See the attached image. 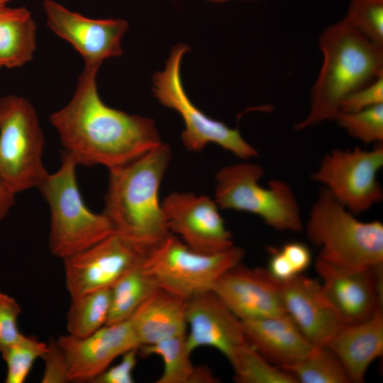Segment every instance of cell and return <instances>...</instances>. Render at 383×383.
<instances>
[{
  "label": "cell",
  "mask_w": 383,
  "mask_h": 383,
  "mask_svg": "<svg viewBox=\"0 0 383 383\" xmlns=\"http://www.w3.org/2000/svg\"><path fill=\"white\" fill-rule=\"evenodd\" d=\"M42 359L45 362V367L41 382L65 383L69 382L66 358L57 339L51 340L48 343V350Z\"/></svg>",
  "instance_id": "obj_33"
},
{
  "label": "cell",
  "mask_w": 383,
  "mask_h": 383,
  "mask_svg": "<svg viewBox=\"0 0 383 383\" xmlns=\"http://www.w3.org/2000/svg\"><path fill=\"white\" fill-rule=\"evenodd\" d=\"M148 252L114 231L88 249L62 260L70 297L111 288L139 265Z\"/></svg>",
  "instance_id": "obj_11"
},
{
  "label": "cell",
  "mask_w": 383,
  "mask_h": 383,
  "mask_svg": "<svg viewBox=\"0 0 383 383\" xmlns=\"http://www.w3.org/2000/svg\"><path fill=\"white\" fill-rule=\"evenodd\" d=\"M170 158V148L162 143L133 161L109 170L103 212L115 232L148 252L171 233L159 199Z\"/></svg>",
  "instance_id": "obj_2"
},
{
  "label": "cell",
  "mask_w": 383,
  "mask_h": 383,
  "mask_svg": "<svg viewBox=\"0 0 383 383\" xmlns=\"http://www.w3.org/2000/svg\"><path fill=\"white\" fill-rule=\"evenodd\" d=\"M244 256V250L235 245L213 254L197 252L170 233L146 254L140 267L159 288L187 300L211 291Z\"/></svg>",
  "instance_id": "obj_7"
},
{
  "label": "cell",
  "mask_w": 383,
  "mask_h": 383,
  "mask_svg": "<svg viewBox=\"0 0 383 383\" xmlns=\"http://www.w3.org/2000/svg\"><path fill=\"white\" fill-rule=\"evenodd\" d=\"M36 49V24L26 7L0 9V65L20 67L33 58Z\"/></svg>",
  "instance_id": "obj_22"
},
{
  "label": "cell",
  "mask_w": 383,
  "mask_h": 383,
  "mask_svg": "<svg viewBox=\"0 0 383 383\" xmlns=\"http://www.w3.org/2000/svg\"><path fill=\"white\" fill-rule=\"evenodd\" d=\"M383 104V76L357 89L341 102L340 112H355Z\"/></svg>",
  "instance_id": "obj_32"
},
{
  "label": "cell",
  "mask_w": 383,
  "mask_h": 383,
  "mask_svg": "<svg viewBox=\"0 0 383 383\" xmlns=\"http://www.w3.org/2000/svg\"><path fill=\"white\" fill-rule=\"evenodd\" d=\"M383 167V145L370 150L334 149L312 173L331 196L355 215L368 211L383 199L377 174Z\"/></svg>",
  "instance_id": "obj_10"
},
{
  "label": "cell",
  "mask_w": 383,
  "mask_h": 383,
  "mask_svg": "<svg viewBox=\"0 0 383 383\" xmlns=\"http://www.w3.org/2000/svg\"><path fill=\"white\" fill-rule=\"evenodd\" d=\"M71 299L66 320L69 335L85 338L106 324L111 309V288L89 292Z\"/></svg>",
  "instance_id": "obj_24"
},
{
  "label": "cell",
  "mask_w": 383,
  "mask_h": 383,
  "mask_svg": "<svg viewBox=\"0 0 383 383\" xmlns=\"http://www.w3.org/2000/svg\"><path fill=\"white\" fill-rule=\"evenodd\" d=\"M186 321L189 351L208 346L220 351L231 364L248 342L241 321L212 292L196 294L187 300Z\"/></svg>",
  "instance_id": "obj_17"
},
{
  "label": "cell",
  "mask_w": 383,
  "mask_h": 383,
  "mask_svg": "<svg viewBox=\"0 0 383 383\" xmlns=\"http://www.w3.org/2000/svg\"><path fill=\"white\" fill-rule=\"evenodd\" d=\"M382 267L353 269L316 259L323 290L345 325L362 322L382 308Z\"/></svg>",
  "instance_id": "obj_14"
},
{
  "label": "cell",
  "mask_w": 383,
  "mask_h": 383,
  "mask_svg": "<svg viewBox=\"0 0 383 383\" xmlns=\"http://www.w3.org/2000/svg\"><path fill=\"white\" fill-rule=\"evenodd\" d=\"M45 138L37 112L26 98H0V178L15 194L38 188L48 173Z\"/></svg>",
  "instance_id": "obj_8"
},
{
  "label": "cell",
  "mask_w": 383,
  "mask_h": 383,
  "mask_svg": "<svg viewBox=\"0 0 383 383\" xmlns=\"http://www.w3.org/2000/svg\"><path fill=\"white\" fill-rule=\"evenodd\" d=\"M186 334L174 336L138 350L143 356L155 355L163 362V371L157 383H214L216 378L207 367L196 366L191 361Z\"/></svg>",
  "instance_id": "obj_23"
},
{
  "label": "cell",
  "mask_w": 383,
  "mask_h": 383,
  "mask_svg": "<svg viewBox=\"0 0 383 383\" xmlns=\"http://www.w3.org/2000/svg\"><path fill=\"white\" fill-rule=\"evenodd\" d=\"M326 346L340 360L350 382H362L370 365L383 353L382 308L362 322L343 326Z\"/></svg>",
  "instance_id": "obj_20"
},
{
  "label": "cell",
  "mask_w": 383,
  "mask_h": 383,
  "mask_svg": "<svg viewBox=\"0 0 383 383\" xmlns=\"http://www.w3.org/2000/svg\"><path fill=\"white\" fill-rule=\"evenodd\" d=\"M282 296L285 312L315 346H326L345 326L316 279L297 275L282 282Z\"/></svg>",
  "instance_id": "obj_18"
},
{
  "label": "cell",
  "mask_w": 383,
  "mask_h": 383,
  "mask_svg": "<svg viewBox=\"0 0 383 383\" xmlns=\"http://www.w3.org/2000/svg\"><path fill=\"white\" fill-rule=\"evenodd\" d=\"M342 21L383 48V0H350Z\"/></svg>",
  "instance_id": "obj_29"
},
{
  "label": "cell",
  "mask_w": 383,
  "mask_h": 383,
  "mask_svg": "<svg viewBox=\"0 0 383 383\" xmlns=\"http://www.w3.org/2000/svg\"><path fill=\"white\" fill-rule=\"evenodd\" d=\"M77 166L72 156L62 151L60 167L48 172L37 188L50 209L49 250L62 260L88 249L115 231L104 212H93L86 206L77 183Z\"/></svg>",
  "instance_id": "obj_4"
},
{
  "label": "cell",
  "mask_w": 383,
  "mask_h": 383,
  "mask_svg": "<svg viewBox=\"0 0 383 383\" xmlns=\"http://www.w3.org/2000/svg\"><path fill=\"white\" fill-rule=\"evenodd\" d=\"M16 196L13 191L0 178V222L9 214L16 202Z\"/></svg>",
  "instance_id": "obj_37"
},
{
  "label": "cell",
  "mask_w": 383,
  "mask_h": 383,
  "mask_svg": "<svg viewBox=\"0 0 383 383\" xmlns=\"http://www.w3.org/2000/svg\"><path fill=\"white\" fill-rule=\"evenodd\" d=\"M318 46L323 62L310 91L309 113L294 126L296 131L335 121L347 96L383 76V48L342 20L322 31Z\"/></svg>",
  "instance_id": "obj_3"
},
{
  "label": "cell",
  "mask_w": 383,
  "mask_h": 383,
  "mask_svg": "<svg viewBox=\"0 0 383 383\" xmlns=\"http://www.w3.org/2000/svg\"><path fill=\"white\" fill-rule=\"evenodd\" d=\"M187 300L160 288L129 318L140 347L187 333Z\"/></svg>",
  "instance_id": "obj_21"
},
{
  "label": "cell",
  "mask_w": 383,
  "mask_h": 383,
  "mask_svg": "<svg viewBox=\"0 0 383 383\" xmlns=\"http://www.w3.org/2000/svg\"><path fill=\"white\" fill-rule=\"evenodd\" d=\"M189 49L184 43L176 45L170 52L164 70L152 77L154 96L182 118L185 126L181 135L184 145L190 151L200 152L207 144L215 143L245 160L258 156V151L243 138L238 128L209 117L188 97L182 80L181 63Z\"/></svg>",
  "instance_id": "obj_9"
},
{
  "label": "cell",
  "mask_w": 383,
  "mask_h": 383,
  "mask_svg": "<svg viewBox=\"0 0 383 383\" xmlns=\"http://www.w3.org/2000/svg\"><path fill=\"white\" fill-rule=\"evenodd\" d=\"M240 321L248 342L281 368L303 360L315 346L287 313Z\"/></svg>",
  "instance_id": "obj_19"
},
{
  "label": "cell",
  "mask_w": 383,
  "mask_h": 383,
  "mask_svg": "<svg viewBox=\"0 0 383 383\" xmlns=\"http://www.w3.org/2000/svg\"><path fill=\"white\" fill-rule=\"evenodd\" d=\"M13 0H0V9L2 7L7 6V4L9 3Z\"/></svg>",
  "instance_id": "obj_39"
},
{
  "label": "cell",
  "mask_w": 383,
  "mask_h": 383,
  "mask_svg": "<svg viewBox=\"0 0 383 383\" xmlns=\"http://www.w3.org/2000/svg\"><path fill=\"white\" fill-rule=\"evenodd\" d=\"M48 350V343L33 335L22 336L1 353L6 365V383H23L34 362L42 358Z\"/></svg>",
  "instance_id": "obj_28"
},
{
  "label": "cell",
  "mask_w": 383,
  "mask_h": 383,
  "mask_svg": "<svg viewBox=\"0 0 383 383\" xmlns=\"http://www.w3.org/2000/svg\"><path fill=\"white\" fill-rule=\"evenodd\" d=\"M171 233L192 250L213 254L234 245L214 199L189 192H174L161 203Z\"/></svg>",
  "instance_id": "obj_13"
},
{
  "label": "cell",
  "mask_w": 383,
  "mask_h": 383,
  "mask_svg": "<svg viewBox=\"0 0 383 383\" xmlns=\"http://www.w3.org/2000/svg\"><path fill=\"white\" fill-rule=\"evenodd\" d=\"M280 250L297 275L301 274L311 265L312 260L311 250L303 243L289 242L285 243Z\"/></svg>",
  "instance_id": "obj_35"
},
{
  "label": "cell",
  "mask_w": 383,
  "mask_h": 383,
  "mask_svg": "<svg viewBox=\"0 0 383 383\" xmlns=\"http://www.w3.org/2000/svg\"><path fill=\"white\" fill-rule=\"evenodd\" d=\"M301 383H349L340 360L327 346H314L303 360L282 367Z\"/></svg>",
  "instance_id": "obj_26"
},
{
  "label": "cell",
  "mask_w": 383,
  "mask_h": 383,
  "mask_svg": "<svg viewBox=\"0 0 383 383\" xmlns=\"http://www.w3.org/2000/svg\"><path fill=\"white\" fill-rule=\"evenodd\" d=\"M43 9L48 28L73 47L84 67L99 69L104 60L123 54L121 42L129 26L126 20L89 18L54 0H44Z\"/></svg>",
  "instance_id": "obj_12"
},
{
  "label": "cell",
  "mask_w": 383,
  "mask_h": 383,
  "mask_svg": "<svg viewBox=\"0 0 383 383\" xmlns=\"http://www.w3.org/2000/svg\"><path fill=\"white\" fill-rule=\"evenodd\" d=\"M69 382H91L118 356L140 347L130 319L105 325L85 338L60 335Z\"/></svg>",
  "instance_id": "obj_16"
},
{
  "label": "cell",
  "mask_w": 383,
  "mask_h": 383,
  "mask_svg": "<svg viewBox=\"0 0 383 383\" xmlns=\"http://www.w3.org/2000/svg\"><path fill=\"white\" fill-rule=\"evenodd\" d=\"M138 349L135 348L123 354L119 363L109 367L91 382L94 383H132L133 372L137 363Z\"/></svg>",
  "instance_id": "obj_34"
},
{
  "label": "cell",
  "mask_w": 383,
  "mask_h": 383,
  "mask_svg": "<svg viewBox=\"0 0 383 383\" xmlns=\"http://www.w3.org/2000/svg\"><path fill=\"white\" fill-rule=\"evenodd\" d=\"M335 121L365 144L383 142V104L355 112H340Z\"/></svg>",
  "instance_id": "obj_30"
},
{
  "label": "cell",
  "mask_w": 383,
  "mask_h": 383,
  "mask_svg": "<svg viewBox=\"0 0 383 383\" xmlns=\"http://www.w3.org/2000/svg\"><path fill=\"white\" fill-rule=\"evenodd\" d=\"M282 282L267 269L240 263L225 272L212 292L240 320L283 314Z\"/></svg>",
  "instance_id": "obj_15"
},
{
  "label": "cell",
  "mask_w": 383,
  "mask_h": 383,
  "mask_svg": "<svg viewBox=\"0 0 383 383\" xmlns=\"http://www.w3.org/2000/svg\"><path fill=\"white\" fill-rule=\"evenodd\" d=\"M213 3H225L230 1H234V0H206ZM243 1H253V0H243Z\"/></svg>",
  "instance_id": "obj_38"
},
{
  "label": "cell",
  "mask_w": 383,
  "mask_h": 383,
  "mask_svg": "<svg viewBox=\"0 0 383 383\" xmlns=\"http://www.w3.org/2000/svg\"><path fill=\"white\" fill-rule=\"evenodd\" d=\"M1 67H1V65H0V69H1Z\"/></svg>",
  "instance_id": "obj_40"
},
{
  "label": "cell",
  "mask_w": 383,
  "mask_h": 383,
  "mask_svg": "<svg viewBox=\"0 0 383 383\" xmlns=\"http://www.w3.org/2000/svg\"><path fill=\"white\" fill-rule=\"evenodd\" d=\"M21 313V309L17 301L0 292V353L22 336L18 326Z\"/></svg>",
  "instance_id": "obj_31"
},
{
  "label": "cell",
  "mask_w": 383,
  "mask_h": 383,
  "mask_svg": "<svg viewBox=\"0 0 383 383\" xmlns=\"http://www.w3.org/2000/svg\"><path fill=\"white\" fill-rule=\"evenodd\" d=\"M306 234L318 258L335 265L367 269L383 265V224L362 221L322 188L310 210Z\"/></svg>",
  "instance_id": "obj_5"
},
{
  "label": "cell",
  "mask_w": 383,
  "mask_h": 383,
  "mask_svg": "<svg viewBox=\"0 0 383 383\" xmlns=\"http://www.w3.org/2000/svg\"><path fill=\"white\" fill-rule=\"evenodd\" d=\"M238 383H297L295 377L265 359L249 343L231 363Z\"/></svg>",
  "instance_id": "obj_27"
},
{
  "label": "cell",
  "mask_w": 383,
  "mask_h": 383,
  "mask_svg": "<svg viewBox=\"0 0 383 383\" xmlns=\"http://www.w3.org/2000/svg\"><path fill=\"white\" fill-rule=\"evenodd\" d=\"M269 250L270 257L267 270L274 278L284 282L297 276L280 249L270 248Z\"/></svg>",
  "instance_id": "obj_36"
},
{
  "label": "cell",
  "mask_w": 383,
  "mask_h": 383,
  "mask_svg": "<svg viewBox=\"0 0 383 383\" xmlns=\"http://www.w3.org/2000/svg\"><path fill=\"white\" fill-rule=\"evenodd\" d=\"M140 264L125 274L111 287V309L106 325L129 319L140 304L159 288L143 271Z\"/></svg>",
  "instance_id": "obj_25"
},
{
  "label": "cell",
  "mask_w": 383,
  "mask_h": 383,
  "mask_svg": "<svg viewBox=\"0 0 383 383\" xmlns=\"http://www.w3.org/2000/svg\"><path fill=\"white\" fill-rule=\"evenodd\" d=\"M263 175L262 167L252 162L221 168L216 175V203L220 209L257 216L277 231H302L301 209L292 187L280 179H272L264 187L260 184Z\"/></svg>",
  "instance_id": "obj_6"
},
{
  "label": "cell",
  "mask_w": 383,
  "mask_h": 383,
  "mask_svg": "<svg viewBox=\"0 0 383 383\" xmlns=\"http://www.w3.org/2000/svg\"><path fill=\"white\" fill-rule=\"evenodd\" d=\"M99 69L84 67L70 101L50 116L65 152L77 165L123 166L162 143L152 119L106 105L96 84Z\"/></svg>",
  "instance_id": "obj_1"
}]
</instances>
